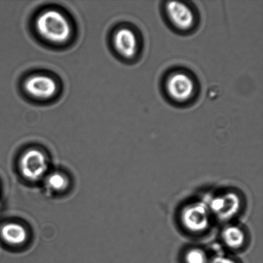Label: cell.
Segmentation results:
<instances>
[{"instance_id": "12", "label": "cell", "mask_w": 263, "mask_h": 263, "mask_svg": "<svg viewBox=\"0 0 263 263\" xmlns=\"http://www.w3.org/2000/svg\"><path fill=\"white\" fill-rule=\"evenodd\" d=\"M185 261L186 263H207L208 257L202 250L192 249L185 254Z\"/></svg>"}, {"instance_id": "11", "label": "cell", "mask_w": 263, "mask_h": 263, "mask_svg": "<svg viewBox=\"0 0 263 263\" xmlns=\"http://www.w3.org/2000/svg\"><path fill=\"white\" fill-rule=\"evenodd\" d=\"M47 184L53 190L62 191L66 189L68 185V180L63 174L54 173L48 177Z\"/></svg>"}, {"instance_id": "9", "label": "cell", "mask_w": 263, "mask_h": 263, "mask_svg": "<svg viewBox=\"0 0 263 263\" xmlns=\"http://www.w3.org/2000/svg\"><path fill=\"white\" fill-rule=\"evenodd\" d=\"M1 234L7 243L13 246H20L25 243L27 238L25 229L20 224L14 223H8L3 227Z\"/></svg>"}, {"instance_id": "13", "label": "cell", "mask_w": 263, "mask_h": 263, "mask_svg": "<svg viewBox=\"0 0 263 263\" xmlns=\"http://www.w3.org/2000/svg\"><path fill=\"white\" fill-rule=\"evenodd\" d=\"M211 263H236V262L230 257L220 255L214 257Z\"/></svg>"}, {"instance_id": "6", "label": "cell", "mask_w": 263, "mask_h": 263, "mask_svg": "<svg viewBox=\"0 0 263 263\" xmlns=\"http://www.w3.org/2000/svg\"><path fill=\"white\" fill-rule=\"evenodd\" d=\"M20 170L23 176L36 181L45 175L48 168L46 157L42 152L33 149L25 152L20 160Z\"/></svg>"}, {"instance_id": "8", "label": "cell", "mask_w": 263, "mask_h": 263, "mask_svg": "<svg viewBox=\"0 0 263 263\" xmlns=\"http://www.w3.org/2000/svg\"><path fill=\"white\" fill-rule=\"evenodd\" d=\"M24 88L30 96L37 99L46 100L55 96L58 86L50 77L35 74L26 80Z\"/></svg>"}, {"instance_id": "10", "label": "cell", "mask_w": 263, "mask_h": 263, "mask_svg": "<svg viewBox=\"0 0 263 263\" xmlns=\"http://www.w3.org/2000/svg\"><path fill=\"white\" fill-rule=\"evenodd\" d=\"M246 239V234L243 229L238 226H227L222 231V240L229 248H240L243 246Z\"/></svg>"}, {"instance_id": "2", "label": "cell", "mask_w": 263, "mask_h": 263, "mask_svg": "<svg viewBox=\"0 0 263 263\" xmlns=\"http://www.w3.org/2000/svg\"><path fill=\"white\" fill-rule=\"evenodd\" d=\"M162 14L166 24L179 34H191L199 25V13L192 2H164Z\"/></svg>"}, {"instance_id": "5", "label": "cell", "mask_w": 263, "mask_h": 263, "mask_svg": "<svg viewBox=\"0 0 263 263\" xmlns=\"http://www.w3.org/2000/svg\"><path fill=\"white\" fill-rule=\"evenodd\" d=\"M211 212L208 204L194 202L185 206L181 213L182 226L187 231L201 233L210 226Z\"/></svg>"}, {"instance_id": "7", "label": "cell", "mask_w": 263, "mask_h": 263, "mask_svg": "<svg viewBox=\"0 0 263 263\" xmlns=\"http://www.w3.org/2000/svg\"><path fill=\"white\" fill-rule=\"evenodd\" d=\"M211 213L221 220H228L238 214L241 208V199L233 192L216 196L208 204Z\"/></svg>"}, {"instance_id": "4", "label": "cell", "mask_w": 263, "mask_h": 263, "mask_svg": "<svg viewBox=\"0 0 263 263\" xmlns=\"http://www.w3.org/2000/svg\"><path fill=\"white\" fill-rule=\"evenodd\" d=\"M112 41L116 51L125 61L135 62L140 58L143 50V38L135 26L125 25L118 28Z\"/></svg>"}, {"instance_id": "1", "label": "cell", "mask_w": 263, "mask_h": 263, "mask_svg": "<svg viewBox=\"0 0 263 263\" xmlns=\"http://www.w3.org/2000/svg\"><path fill=\"white\" fill-rule=\"evenodd\" d=\"M161 87L167 101L177 107L190 106L196 102L200 91L197 77L190 69L180 67L165 73Z\"/></svg>"}, {"instance_id": "3", "label": "cell", "mask_w": 263, "mask_h": 263, "mask_svg": "<svg viewBox=\"0 0 263 263\" xmlns=\"http://www.w3.org/2000/svg\"><path fill=\"white\" fill-rule=\"evenodd\" d=\"M36 28L43 39L53 43L66 42L71 33L68 20L55 10H46L39 15L36 21Z\"/></svg>"}]
</instances>
